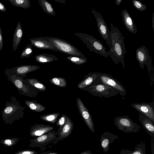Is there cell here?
I'll list each match as a JSON object with an SVG mask.
<instances>
[{"label":"cell","instance_id":"cell-1","mask_svg":"<svg viewBox=\"0 0 154 154\" xmlns=\"http://www.w3.org/2000/svg\"><path fill=\"white\" fill-rule=\"evenodd\" d=\"M110 27L111 43L108 52V55L110 56L113 63L118 65L120 62L125 68L124 55L126 53L124 41L125 37L122 36L119 29L114 27L111 23Z\"/></svg>","mask_w":154,"mask_h":154},{"label":"cell","instance_id":"cell-2","mask_svg":"<svg viewBox=\"0 0 154 154\" xmlns=\"http://www.w3.org/2000/svg\"><path fill=\"white\" fill-rule=\"evenodd\" d=\"M25 107L15 97L12 96L11 100L8 101L2 112L3 121L6 124L11 125L17 120L23 118Z\"/></svg>","mask_w":154,"mask_h":154},{"label":"cell","instance_id":"cell-3","mask_svg":"<svg viewBox=\"0 0 154 154\" xmlns=\"http://www.w3.org/2000/svg\"><path fill=\"white\" fill-rule=\"evenodd\" d=\"M40 37L51 42L58 51L70 56L85 57L75 47L65 40L53 36H40Z\"/></svg>","mask_w":154,"mask_h":154},{"label":"cell","instance_id":"cell-4","mask_svg":"<svg viewBox=\"0 0 154 154\" xmlns=\"http://www.w3.org/2000/svg\"><path fill=\"white\" fill-rule=\"evenodd\" d=\"M74 35L78 37L86 45L91 52L99 54L106 58L108 57V52L102 43L93 36L83 33H75Z\"/></svg>","mask_w":154,"mask_h":154},{"label":"cell","instance_id":"cell-5","mask_svg":"<svg viewBox=\"0 0 154 154\" xmlns=\"http://www.w3.org/2000/svg\"><path fill=\"white\" fill-rule=\"evenodd\" d=\"M58 134L56 130L52 131L30 140L29 147H38L41 151L45 149L46 147L56 140Z\"/></svg>","mask_w":154,"mask_h":154},{"label":"cell","instance_id":"cell-6","mask_svg":"<svg viewBox=\"0 0 154 154\" xmlns=\"http://www.w3.org/2000/svg\"><path fill=\"white\" fill-rule=\"evenodd\" d=\"M114 122L118 129L125 133L138 132L141 128L140 126L126 115L116 117Z\"/></svg>","mask_w":154,"mask_h":154},{"label":"cell","instance_id":"cell-7","mask_svg":"<svg viewBox=\"0 0 154 154\" xmlns=\"http://www.w3.org/2000/svg\"><path fill=\"white\" fill-rule=\"evenodd\" d=\"M91 12L95 18L98 30L102 39L106 41V44L110 47L111 43L110 31L99 11H97L94 8H92Z\"/></svg>","mask_w":154,"mask_h":154},{"label":"cell","instance_id":"cell-8","mask_svg":"<svg viewBox=\"0 0 154 154\" xmlns=\"http://www.w3.org/2000/svg\"><path fill=\"white\" fill-rule=\"evenodd\" d=\"M98 77L100 84H103L115 89L121 96H125L126 90L123 86L115 78L107 73L95 72Z\"/></svg>","mask_w":154,"mask_h":154},{"label":"cell","instance_id":"cell-9","mask_svg":"<svg viewBox=\"0 0 154 154\" xmlns=\"http://www.w3.org/2000/svg\"><path fill=\"white\" fill-rule=\"evenodd\" d=\"M87 90L93 95L100 97L109 98L119 94L116 90L102 83L89 86Z\"/></svg>","mask_w":154,"mask_h":154},{"label":"cell","instance_id":"cell-10","mask_svg":"<svg viewBox=\"0 0 154 154\" xmlns=\"http://www.w3.org/2000/svg\"><path fill=\"white\" fill-rule=\"evenodd\" d=\"M136 58L140 68L143 69L146 65L148 71L150 72L152 68L151 58L148 49L145 46L142 45L136 49Z\"/></svg>","mask_w":154,"mask_h":154},{"label":"cell","instance_id":"cell-11","mask_svg":"<svg viewBox=\"0 0 154 154\" xmlns=\"http://www.w3.org/2000/svg\"><path fill=\"white\" fill-rule=\"evenodd\" d=\"M40 68L35 65H23L16 66L5 70V74L7 76L15 75L17 77L23 79L28 73L35 71Z\"/></svg>","mask_w":154,"mask_h":154},{"label":"cell","instance_id":"cell-12","mask_svg":"<svg viewBox=\"0 0 154 154\" xmlns=\"http://www.w3.org/2000/svg\"><path fill=\"white\" fill-rule=\"evenodd\" d=\"M9 81L11 82L16 88L20 94L31 96V85L27 83L23 79L15 75L7 76Z\"/></svg>","mask_w":154,"mask_h":154},{"label":"cell","instance_id":"cell-13","mask_svg":"<svg viewBox=\"0 0 154 154\" xmlns=\"http://www.w3.org/2000/svg\"><path fill=\"white\" fill-rule=\"evenodd\" d=\"M131 106L150 119L154 123V102L131 104Z\"/></svg>","mask_w":154,"mask_h":154},{"label":"cell","instance_id":"cell-14","mask_svg":"<svg viewBox=\"0 0 154 154\" xmlns=\"http://www.w3.org/2000/svg\"><path fill=\"white\" fill-rule=\"evenodd\" d=\"M77 105L79 112L86 125L93 133L95 131L94 125L91 116L81 100L79 98L76 99Z\"/></svg>","mask_w":154,"mask_h":154},{"label":"cell","instance_id":"cell-15","mask_svg":"<svg viewBox=\"0 0 154 154\" xmlns=\"http://www.w3.org/2000/svg\"><path fill=\"white\" fill-rule=\"evenodd\" d=\"M73 127V122L69 118L66 116V122L61 128L57 129V132L58 134V135L56 140L53 142V144H56L58 141L68 137L71 134Z\"/></svg>","mask_w":154,"mask_h":154},{"label":"cell","instance_id":"cell-16","mask_svg":"<svg viewBox=\"0 0 154 154\" xmlns=\"http://www.w3.org/2000/svg\"><path fill=\"white\" fill-rule=\"evenodd\" d=\"M53 127L44 124H35L30 128L29 133L31 136L35 137L53 131Z\"/></svg>","mask_w":154,"mask_h":154},{"label":"cell","instance_id":"cell-17","mask_svg":"<svg viewBox=\"0 0 154 154\" xmlns=\"http://www.w3.org/2000/svg\"><path fill=\"white\" fill-rule=\"evenodd\" d=\"M118 136L107 131L104 132L100 137V146L105 153L109 150L110 145L116 139H118Z\"/></svg>","mask_w":154,"mask_h":154},{"label":"cell","instance_id":"cell-18","mask_svg":"<svg viewBox=\"0 0 154 154\" xmlns=\"http://www.w3.org/2000/svg\"><path fill=\"white\" fill-rule=\"evenodd\" d=\"M121 14L123 23L126 28L130 32L136 34L137 28L131 15L126 9L122 10Z\"/></svg>","mask_w":154,"mask_h":154},{"label":"cell","instance_id":"cell-19","mask_svg":"<svg viewBox=\"0 0 154 154\" xmlns=\"http://www.w3.org/2000/svg\"><path fill=\"white\" fill-rule=\"evenodd\" d=\"M31 44L34 47L40 49H48L58 51L50 42L40 37L29 39Z\"/></svg>","mask_w":154,"mask_h":154},{"label":"cell","instance_id":"cell-20","mask_svg":"<svg viewBox=\"0 0 154 154\" xmlns=\"http://www.w3.org/2000/svg\"><path fill=\"white\" fill-rule=\"evenodd\" d=\"M139 119L147 133L151 137L154 138V123L147 117L140 113L139 115Z\"/></svg>","mask_w":154,"mask_h":154},{"label":"cell","instance_id":"cell-21","mask_svg":"<svg viewBox=\"0 0 154 154\" xmlns=\"http://www.w3.org/2000/svg\"><path fill=\"white\" fill-rule=\"evenodd\" d=\"M99 84L98 78L95 72H91L86 76V77L77 85L80 89H82L89 86Z\"/></svg>","mask_w":154,"mask_h":154},{"label":"cell","instance_id":"cell-22","mask_svg":"<svg viewBox=\"0 0 154 154\" xmlns=\"http://www.w3.org/2000/svg\"><path fill=\"white\" fill-rule=\"evenodd\" d=\"M23 31L20 22L19 21L17 24L13 37L12 47L14 51L17 49L20 43L23 36Z\"/></svg>","mask_w":154,"mask_h":154},{"label":"cell","instance_id":"cell-23","mask_svg":"<svg viewBox=\"0 0 154 154\" xmlns=\"http://www.w3.org/2000/svg\"><path fill=\"white\" fill-rule=\"evenodd\" d=\"M36 61L40 63H46L58 60L54 55L46 53H42L35 56Z\"/></svg>","mask_w":154,"mask_h":154},{"label":"cell","instance_id":"cell-24","mask_svg":"<svg viewBox=\"0 0 154 154\" xmlns=\"http://www.w3.org/2000/svg\"><path fill=\"white\" fill-rule=\"evenodd\" d=\"M120 154H146L145 144L143 142L137 144L134 150L133 151L122 149L120 151Z\"/></svg>","mask_w":154,"mask_h":154},{"label":"cell","instance_id":"cell-25","mask_svg":"<svg viewBox=\"0 0 154 154\" xmlns=\"http://www.w3.org/2000/svg\"><path fill=\"white\" fill-rule=\"evenodd\" d=\"M40 6L45 13L54 16L56 13L51 5L46 0H38Z\"/></svg>","mask_w":154,"mask_h":154},{"label":"cell","instance_id":"cell-26","mask_svg":"<svg viewBox=\"0 0 154 154\" xmlns=\"http://www.w3.org/2000/svg\"><path fill=\"white\" fill-rule=\"evenodd\" d=\"M25 103L30 109L35 112H41L46 109L45 106L35 101L26 100Z\"/></svg>","mask_w":154,"mask_h":154},{"label":"cell","instance_id":"cell-27","mask_svg":"<svg viewBox=\"0 0 154 154\" xmlns=\"http://www.w3.org/2000/svg\"><path fill=\"white\" fill-rule=\"evenodd\" d=\"M24 80L27 83L40 91H45L46 89V87L43 83L35 79H27Z\"/></svg>","mask_w":154,"mask_h":154},{"label":"cell","instance_id":"cell-28","mask_svg":"<svg viewBox=\"0 0 154 154\" xmlns=\"http://www.w3.org/2000/svg\"><path fill=\"white\" fill-rule=\"evenodd\" d=\"M60 114L59 113H53L46 114L39 116L42 120L54 124Z\"/></svg>","mask_w":154,"mask_h":154},{"label":"cell","instance_id":"cell-29","mask_svg":"<svg viewBox=\"0 0 154 154\" xmlns=\"http://www.w3.org/2000/svg\"><path fill=\"white\" fill-rule=\"evenodd\" d=\"M19 140V138L18 137H8L1 139L0 143L5 146L12 148V146L16 144Z\"/></svg>","mask_w":154,"mask_h":154},{"label":"cell","instance_id":"cell-30","mask_svg":"<svg viewBox=\"0 0 154 154\" xmlns=\"http://www.w3.org/2000/svg\"><path fill=\"white\" fill-rule=\"evenodd\" d=\"M13 5L25 9L30 6V0H8Z\"/></svg>","mask_w":154,"mask_h":154},{"label":"cell","instance_id":"cell-31","mask_svg":"<svg viewBox=\"0 0 154 154\" xmlns=\"http://www.w3.org/2000/svg\"><path fill=\"white\" fill-rule=\"evenodd\" d=\"M50 82L51 83L61 87H65L67 85L66 81L64 78L62 77L52 78L50 79Z\"/></svg>","mask_w":154,"mask_h":154},{"label":"cell","instance_id":"cell-32","mask_svg":"<svg viewBox=\"0 0 154 154\" xmlns=\"http://www.w3.org/2000/svg\"><path fill=\"white\" fill-rule=\"evenodd\" d=\"M68 60L76 65H81L86 63L88 60L87 57L82 58L75 56H70L66 57Z\"/></svg>","mask_w":154,"mask_h":154},{"label":"cell","instance_id":"cell-33","mask_svg":"<svg viewBox=\"0 0 154 154\" xmlns=\"http://www.w3.org/2000/svg\"><path fill=\"white\" fill-rule=\"evenodd\" d=\"M33 54L32 45L31 44H29L26 46L22 51L20 55V57L23 59L24 58H29Z\"/></svg>","mask_w":154,"mask_h":154},{"label":"cell","instance_id":"cell-34","mask_svg":"<svg viewBox=\"0 0 154 154\" xmlns=\"http://www.w3.org/2000/svg\"><path fill=\"white\" fill-rule=\"evenodd\" d=\"M132 2L134 6L137 10L141 11L146 10V5L140 2L137 0H132Z\"/></svg>","mask_w":154,"mask_h":154},{"label":"cell","instance_id":"cell-35","mask_svg":"<svg viewBox=\"0 0 154 154\" xmlns=\"http://www.w3.org/2000/svg\"><path fill=\"white\" fill-rule=\"evenodd\" d=\"M66 120V116L63 114L57 120L56 122V125L59 127L58 129L61 128L65 124Z\"/></svg>","mask_w":154,"mask_h":154},{"label":"cell","instance_id":"cell-36","mask_svg":"<svg viewBox=\"0 0 154 154\" xmlns=\"http://www.w3.org/2000/svg\"><path fill=\"white\" fill-rule=\"evenodd\" d=\"M38 152L29 149L21 150L14 154H38Z\"/></svg>","mask_w":154,"mask_h":154},{"label":"cell","instance_id":"cell-37","mask_svg":"<svg viewBox=\"0 0 154 154\" xmlns=\"http://www.w3.org/2000/svg\"><path fill=\"white\" fill-rule=\"evenodd\" d=\"M3 45V40L2 35V30L0 27V52L2 49Z\"/></svg>","mask_w":154,"mask_h":154},{"label":"cell","instance_id":"cell-38","mask_svg":"<svg viewBox=\"0 0 154 154\" xmlns=\"http://www.w3.org/2000/svg\"><path fill=\"white\" fill-rule=\"evenodd\" d=\"M39 154H59L58 152L54 151H48L42 152Z\"/></svg>","mask_w":154,"mask_h":154},{"label":"cell","instance_id":"cell-39","mask_svg":"<svg viewBox=\"0 0 154 154\" xmlns=\"http://www.w3.org/2000/svg\"><path fill=\"white\" fill-rule=\"evenodd\" d=\"M151 147L152 154H154V139L151 138Z\"/></svg>","mask_w":154,"mask_h":154},{"label":"cell","instance_id":"cell-40","mask_svg":"<svg viewBox=\"0 0 154 154\" xmlns=\"http://www.w3.org/2000/svg\"><path fill=\"white\" fill-rule=\"evenodd\" d=\"M7 9L4 6L1 2H0V11L2 12H6Z\"/></svg>","mask_w":154,"mask_h":154},{"label":"cell","instance_id":"cell-41","mask_svg":"<svg viewBox=\"0 0 154 154\" xmlns=\"http://www.w3.org/2000/svg\"><path fill=\"white\" fill-rule=\"evenodd\" d=\"M152 29L154 32V12H153L152 14Z\"/></svg>","mask_w":154,"mask_h":154},{"label":"cell","instance_id":"cell-42","mask_svg":"<svg viewBox=\"0 0 154 154\" xmlns=\"http://www.w3.org/2000/svg\"><path fill=\"white\" fill-rule=\"evenodd\" d=\"M79 154H94L92 153L91 151L90 150H86L83 151Z\"/></svg>","mask_w":154,"mask_h":154},{"label":"cell","instance_id":"cell-43","mask_svg":"<svg viewBox=\"0 0 154 154\" xmlns=\"http://www.w3.org/2000/svg\"><path fill=\"white\" fill-rule=\"evenodd\" d=\"M122 1V0H116L115 3L117 6H119Z\"/></svg>","mask_w":154,"mask_h":154},{"label":"cell","instance_id":"cell-44","mask_svg":"<svg viewBox=\"0 0 154 154\" xmlns=\"http://www.w3.org/2000/svg\"><path fill=\"white\" fill-rule=\"evenodd\" d=\"M55 1L57 2H59L60 3H66L65 1L64 0H54Z\"/></svg>","mask_w":154,"mask_h":154}]
</instances>
